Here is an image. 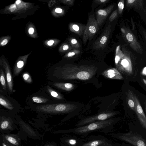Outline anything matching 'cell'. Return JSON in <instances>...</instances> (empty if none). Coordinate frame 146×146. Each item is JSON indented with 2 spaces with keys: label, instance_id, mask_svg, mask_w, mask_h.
Here are the masks:
<instances>
[{
  "label": "cell",
  "instance_id": "obj_15",
  "mask_svg": "<svg viewBox=\"0 0 146 146\" xmlns=\"http://www.w3.org/2000/svg\"><path fill=\"white\" fill-rule=\"evenodd\" d=\"M104 75L108 78L119 80L123 79L121 74L115 68H112L105 71Z\"/></svg>",
  "mask_w": 146,
  "mask_h": 146
},
{
  "label": "cell",
  "instance_id": "obj_19",
  "mask_svg": "<svg viewBox=\"0 0 146 146\" xmlns=\"http://www.w3.org/2000/svg\"><path fill=\"white\" fill-rule=\"evenodd\" d=\"M0 81L2 88L4 91L8 93L5 74L3 69L1 68L0 69Z\"/></svg>",
  "mask_w": 146,
  "mask_h": 146
},
{
  "label": "cell",
  "instance_id": "obj_42",
  "mask_svg": "<svg viewBox=\"0 0 146 146\" xmlns=\"http://www.w3.org/2000/svg\"><path fill=\"white\" fill-rule=\"evenodd\" d=\"M145 13H146V4L145 5Z\"/></svg>",
  "mask_w": 146,
  "mask_h": 146
},
{
  "label": "cell",
  "instance_id": "obj_2",
  "mask_svg": "<svg viewBox=\"0 0 146 146\" xmlns=\"http://www.w3.org/2000/svg\"><path fill=\"white\" fill-rule=\"evenodd\" d=\"M115 61L118 70L128 75L132 74V64L129 53L125 48L122 47L121 50L120 46L117 47Z\"/></svg>",
  "mask_w": 146,
  "mask_h": 146
},
{
  "label": "cell",
  "instance_id": "obj_18",
  "mask_svg": "<svg viewBox=\"0 0 146 146\" xmlns=\"http://www.w3.org/2000/svg\"><path fill=\"white\" fill-rule=\"evenodd\" d=\"M127 99L128 105L131 109L135 111V104L134 97V94L130 90L127 92Z\"/></svg>",
  "mask_w": 146,
  "mask_h": 146
},
{
  "label": "cell",
  "instance_id": "obj_20",
  "mask_svg": "<svg viewBox=\"0 0 146 146\" xmlns=\"http://www.w3.org/2000/svg\"><path fill=\"white\" fill-rule=\"evenodd\" d=\"M108 145V144L104 140H98L84 143L82 146H102Z\"/></svg>",
  "mask_w": 146,
  "mask_h": 146
},
{
  "label": "cell",
  "instance_id": "obj_31",
  "mask_svg": "<svg viewBox=\"0 0 146 146\" xmlns=\"http://www.w3.org/2000/svg\"><path fill=\"white\" fill-rule=\"evenodd\" d=\"M110 0H96L94 1L95 3L98 4H105L110 1Z\"/></svg>",
  "mask_w": 146,
  "mask_h": 146
},
{
  "label": "cell",
  "instance_id": "obj_21",
  "mask_svg": "<svg viewBox=\"0 0 146 146\" xmlns=\"http://www.w3.org/2000/svg\"><path fill=\"white\" fill-rule=\"evenodd\" d=\"M46 89L48 93L52 98L58 100H61L63 98L61 94L52 89L49 86H47Z\"/></svg>",
  "mask_w": 146,
  "mask_h": 146
},
{
  "label": "cell",
  "instance_id": "obj_33",
  "mask_svg": "<svg viewBox=\"0 0 146 146\" xmlns=\"http://www.w3.org/2000/svg\"><path fill=\"white\" fill-rule=\"evenodd\" d=\"M68 143L72 145H74L76 143V141L74 139H70L68 140Z\"/></svg>",
  "mask_w": 146,
  "mask_h": 146
},
{
  "label": "cell",
  "instance_id": "obj_30",
  "mask_svg": "<svg viewBox=\"0 0 146 146\" xmlns=\"http://www.w3.org/2000/svg\"><path fill=\"white\" fill-rule=\"evenodd\" d=\"M75 1L74 0H65L62 1V2L68 5H73Z\"/></svg>",
  "mask_w": 146,
  "mask_h": 146
},
{
  "label": "cell",
  "instance_id": "obj_6",
  "mask_svg": "<svg viewBox=\"0 0 146 146\" xmlns=\"http://www.w3.org/2000/svg\"><path fill=\"white\" fill-rule=\"evenodd\" d=\"M99 29V26L94 15H90L89 17L86 28L83 35V41L86 43L87 40H91Z\"/></svg>",
  "mask_w": 146,
  "mask_h": 146
},
{
  "label": "cell",
  "instance_id": "obj_17",
  "mask_svg": "<svg viewBox=\"0 0 146 146\" xmlns=\"http://www.w3.org/2000/svg\"><path fill=\"white\" fill-rule=\"evenodd\" d=\"M50 99L45 97L40 96H33L31 98L32 102L38 104H49L53 103L52 102L50 101Z\"/></svg>",
  "mask_w": 146,
  "mask_h": 146
},
{
  "label": "cell",
  "instance_id": "obj_35",
  "mask_svg": "<svg viewBox=\"0 0 146 146\" xmlns=\"http://www.w3.org/2000/svg\"><path fill=\"white\" fill-rule=\"evenodd\" d=\"M8 42V40L5 39H4L1 42V46H3L6 45Z\"/></svg>",
  "mask_w": 146,
  "mask_h": 146
},
{
  "label": "cell",
  "instance_id": "obj_1",
  "mask_svg": "<svg viewBox=\"0 0 146 146\" xmlns=\"http://www.w3.org/2000/svg\"><path fill=\"white\" fill-rule=\"evenodd\" d=\"M77 106L70 104L51 103L31 105L29 108L41 113L58 114L68 113L76 109Z\"/></svg>",
  "mask_w": 146,
  "mask_h": 146
},
{
  "label": "cell",
  "instance_id": "obj_34",
  "mask_svg": "<svg viewBox=\"0 0 146 146\" xmlns=\"http://www.w3.org/2000/svg\"><path fill=\"white\" fill-rule=\"evenodd\" d=\"M55 11L56 13L59 14H62L63 12L62 9L60 8H56L55 9Z\"/></svg>",
  "mask_w": 146,
  "mask_h": 146
},
{
  "label": "cell",
  "instance_id": "obj_10",
  "mask_svg": "<svg viewBox=\"0 0 146 146\" xmlns=\"http://www.w3.org/2000/svg\"><path fill=\"white\" fill-rule=\"evenodd\" d=\"M114 7V5L112 4L106 8L100 9L96 11V20L99 26H101L103 24Z\"/></svg>",
  "mask_w": 146,
  "mask_h": 146
},
{
  "label": "cell",
  "instance_id": "obj_29",
  "mask_svg": "<svg viewBox=\"0 0 146 146\" xmlns=\"http://www.w3.org/2000/svg\"><path fill=\"white\" fill-rule=\"evenodd\" d=\"M118 12V10L116 9L112 12L109 19V20L110 22H112L117 17Z\"/></svg>",
  "mask_w": 146,
  "mask_h": 146
},
{
  "label": "cell",
  "instance_id": "obj_7",
  "mask_svg": "<svg viewBox=\"0 0 146 146\" xmlns=\"http://www.w3.org/2000/svg\"><path fill=\"white\" fill-rule=\"evenodd\" d=\"M117 137L119 139L135 146H146L145 141L142 136L131 131L127 133H120Z\"/></svg>",
  "mask_w": 146,
  "mask_h": 146
},
{
  "label": "cell",
  "instance_id": "obj_40",
  "mask_svg": "<svg viewBox=\"0 0 146 146\" xmlns=\"http://www.w3.org/2000/svg\"><path fill=\"white\" fill-rule=\"evenodd\" d=\"M144 106H145V111L146 112V101H145L144 102Z\"/></svg>",
  "mask_w": 146,
  "mask_h": 146
},
{
  "label": "cell",
  "instance_id": "obj_3",
  "mask_svg": "<svg viewBox=\"0 0 146 146\" xmlns=\"http://www.w3.org/2000/svg\"><path fill=\"white\" fill-rule=\"evenodd\" d=\"M113 122L112 119L100 120L94 122L88 125L71 129L72 132L83 134L99 129L104 128L110 125Z\"/></svg>",
  "mask_w": 146,
  "mask_h": 146
},
{
  "label": "cell",
  "instance_id": "obj_36",
  "mask_svg": "<svg viewBox=\"0 0 146 146\" xmlns=\"http://www.w3.org/2000/svg\"><path fill=\"white\" fill-rule=\"evenodd\" d=\"M34 31V29L33 27H31L29 29L28 32L31 35L33 33Z\"/></svg>",
  "mask_w": 146,
  "mask_h": 146
},
{
  "label": "cell",
  "instance_id": "obj_41",
  "mask_svg": "<svg viewBox=\"0 0 146 146\" xmlns=\"http://www.w3.org/2000/svg\"><path fill=\"white\" fill-rule=\"evenodd\" d=\"M3 146H7L5 143H2Z\"/></svg>",
  "mask_w": 146,
  "mask_h": 146
},
{
  "label": "cell",
  "instance_id": "obj_25",
  "mask_svg": "<svg viewBox=\"0 0 146 146\" xmlns=\"http://www.w3.org/2000/svg\"><path fill=\"white\" fill-rule=\"evenodd\" d=\"M22 77L23 80L26 82L31 84L33 82L32 78L28 72H24L22 74Z\"/></svg>",
  "mask_w": 146,
  "mask_h": 146
},
{
  "label": "cell",
  "instance_id": "obj_4",
  "mask_svg": "<svg viewBox=\"0 0 146 146\" xmlns=\"http://www.w3.org/2000/svg\"><path fill=\"white\" fill-rule=\"evenodd\" d=\"M0 104L10 111L23 110L18 103L1 88L0 90Z\"/></svg>",
  "mask_w": 146,
  "mask_h": 146
},
{
  "label": "cell",
  "instance_id": "obj_16",
  "mask_svg": "<svg viewBox=\"0 0 146 146\" xmlns=\"http://www.w3.org/2000/svg\"><path fill=\"white\" fill-rule=\"evenodd\" d=\"M143 0H127L126 1V5L129 8H134L137 9L144 10L143 7Z\"/></svg>",
  "mask_w": 146,
  "mask_h": 146
},
{
  "label": "cell",
  "instance_id": "obj_28",
  "mask_svg": "<svg viewBox=\"0 0 146 146\" xmlns=\"http://www.w3.org/2000/svg\"><path fill=\"white\" fill-rule=\"evenodd\" d=\"M124 1L121 0L119 1L118 4V11L119 14H121L123 11L124 7Z\"/></svg>",
  "mask_w": 146,
  "mask_h": 146
},
{
  "label": "cell",
  "instance_id": "obj_27",
  "mask_svg": "<svg viewBox=\"0 0 146 146\" xmlns=\"http://www.w3.org/2000/svg\"><path fill=\"white\" fill-rule=\"evenodd\" d=\"M73 49L69 43H65L61 47V50L63 51L69 52Z\"/></svg>",
  "mask_w": 146,
  "mask_h": 146
},
{
  "label": "cell",
  "instance_id": "obj_13",
  "mask_svg": "<svg viewBox=\"0 0 146 146\" xmlns=\"http://www.w3.org/2000/svg\"><path fill=\"white\" fill-rule=\"evenodd\" d=\"M86 25L77 23H71L69 25L70 31L79 35H83Z\"/></svg>",
  "mask_w": 146,
  "mask_h": 146
},
{
  "label": "cell",
  "instance_id": "obj_14",
  "mask_svg": "<svg viewBox=\"0 0 146 146\" xmlns=\"http://www.w3.org/2000/svg\"><path fill=\"white\" fill-rule=\"evenodd\" d=\"M48 84L57 88L66 91H71L74 88V85L70 83L50 81L48 82Z\"/></svg>",
  "mask_w": 146,
  "mask_h": 146
},
{
  "label": "cell",
  "instance_id": "obj_11",
  "mask_svg": "<svg viewBox=\"0 0 146 146\" xmlns=\"http://www.w3.org/2000/svg\"><path fill=\"white\" fill-rule=\"evenodd\" d=\"M134 97L135 104V111L141 125L144 128L146 129V116L135 94Z\"/></svg>",
  "mask_w": 146,
  "mask_h": 146
},
{
  "label": "cell",
  "instance_id": "obj_22",
  "mask_svg": "<svg viewBox=\"0 0 146 146\" xmlns=\"http://www.w3.org/2000/svg\"><path fill=\"white\" fill-rule=\"evenodd\" d=\"M0 118L1 128L3 129H7L10 125V122L8 118L1 115V116Z\"/></svg>",
  "mask_w": 146,
  "mask_h": 146
},
{
  "label": "cell",
  "instance_id": "obj_37",
  "mask_svg": "<svg viewBox=\"0 0 146 146\" xmlns=\"http://www.w3.org/2000/svg\"><path fill=\"white\" fill-rule=\"evenodd\" d=\"M54 42V41L52 40H50L48 41L47 42V44L49 46H51L53 44Z\"/></svg>",
  "mask_w": 146,
  "mask_h": 146
},
{
  "label": "cell",
  "instance_id": "obj_8",
  "mask_svg": "<svg viewBox=\"0 0 146 146\" xmlns=\"http://www.w3.org/2000/svg\"><path fill=\"white\" fill-rule=\"evenodd\" d=\"M111 31V25L110 24L101 35L92 44V48L98 50L104 48L108 40Z\"/></svg>",
  "mask_w": 146,
  "mask_h": 146
},
{
  "label": "cell",
  "instance_id": "obj_24",
  "mask_svg": "<svg viewBox=\"0 0 146 146\" xmlns=\"http://www.w3.org/2000/svg\"><path fill=\"white\" fill-rule=\"evenodd\" d=\"M80 52L78 49H73L68 52L65 55V57L68 58H71L75 56L78 55Z\"/></svg>",
  "mask_w": 146,
  "mask_h": 146
},
{
  "label": "cell",
  "instance_id": "obj_43",
  "mask_svg": "<svg viewBox=\"0 0 146 146\" xmlns=\"http://www.w3.org/2000/svg\"><path fill=\"white\" fill-rule=\"evenodd\" d=\"M51 146V145H47V146Z\"/></svg>",
  "mask_w": 146,
  "mask_h": 146
},
{
  "label": "cell",
  "instance_id": "obj_39",
  "mask_svg": "<svg viewBox=\"0 0 146 146\" xmlns=\"http://www.w3.org/2000/svg\"><path fill=\"white\" fill-rule=\"evenodd\" d=\"M21 1L19 0H18L16 1V3L17 4H19L21 3Z\"/></svg>",
  "mask_w": 146,
  "mask_h": 146
},
{
  "label": "cell",
  "instance_id": "obj_26",
  "mask_svg": "<svg viewBox=\"0 0 146 146\" xmlns=\"http://www.w3.org/2000/svg\"><path fill=\"white\" fill-rule=\"evenodd\" d=\"M5 138L8 141L11 143L15 145H18V141L14 137L8 135H6L5 136Z\"/></svg>",
  "mask_w": 146,
  "mask_h": 146
},
{
  "label": "cell",
  "instance_id": "obj_5",
  "mask_svg": "<svg viewBox=\"0 0 146 146\" xmlns=\"http://www.w3.org/2000/svg\"><path fill=\"white\" fill-rule=\"evenodd\" d=\"M121 30L125 40L134 50L141 54L143 52L142 47L132 32L128 27H125L121 28Z\"/></svg>",
  "mask_w": 146,
  "mask_h": 146
},
{
  "label": "cell",
  "instance_id": "obj_23",
  "mask_svg": "<svg viewBox=\"0 0 146 146\" xmlns=\"http://www.w3.org/2000/svg\"><path fill=\"white\" fill-rule=\"evenodd\" d=\"M69 43L73 49H78L80 47L79 42L75 38H71L69 39Z\"/></svg>",
  "mask_w": 146,
  "mask_h": 146
},
{
  "label": "cell",
  "instance_id": "obj_12",
  "mask_svg": "<svg viewBox=\"0 0 146 146\" xmlns=\"http://www.w3.org/2000/svg\"><path fill=\"white\" fill-rule=\"evenodd\" d=\"M2 66L5 70L7 84L8 92L11 95L13 93V83L12 72L9 65L4 62Z\"/></svg>",
  "mask_w": 146,
  "mask_h": 146
},
{
  "label": "cell",
  "instance_id": "obj_38",
  "mask_svg": "<svg viewBox=\"0 0 146 146\" xmlns=\"http://www.w3.org/2000/svg\"><path fill=\"white\" fill-rule=\"evenodd\" d=\"M143 35L146 42V32L145 31H143Z\"/></svg>",
  "mask_w": 146,
  "mask_h": 146
},
{
  "label": "cell",
  "instance_id": "obj_32",
  "mask_svg": "<svg viewBox=\"0 0 146 146\" xmlns=\"http://www.w3.org/2000/svg\"><path fill=\"white\" fill-rule=\"evenodd\" d=\"M17 8V6L15 4L11 5L9 7V10L11 12H13L15 11Z\"/></svg>",
  "mask_w": 146,
  "mask_h": 146
},
{
  "label": "cell",
  "instance_id": "obj_9",
  "mask_svg": "<svg viewBox=\"0 0 146 146\" xmlns=\"http://www.w3.org/2000/svg\"><path fill=\"white\" fill-rule=\"evenodd\" d=\"M115 114L116 113L113 112L101 113L84 119L80 121L76 126L79 127L87 124H89L95 121L105 120Z\"/></svg>",
  "mask_w": 146,
  "mask_h": 146
}]
</instances>
